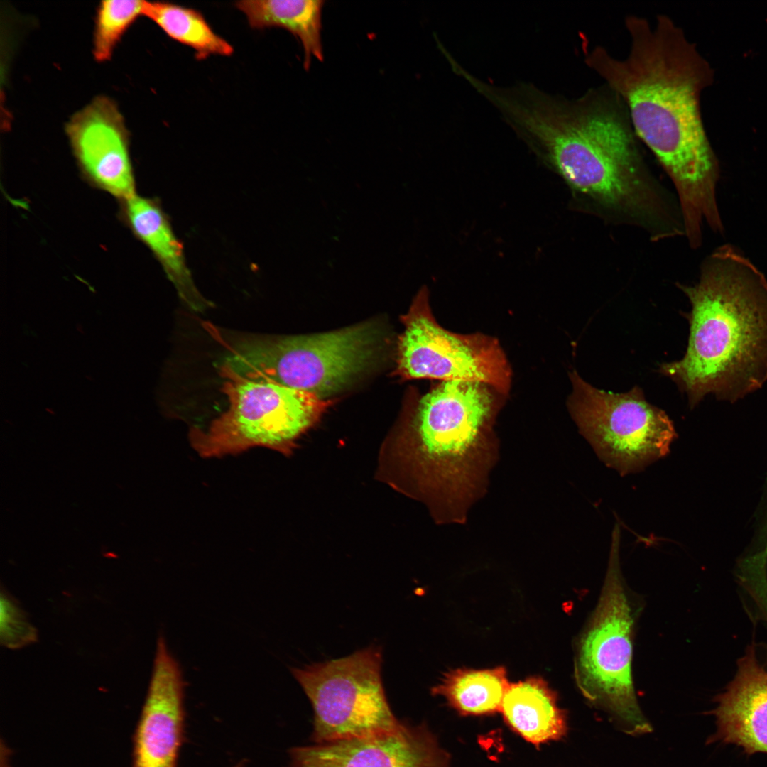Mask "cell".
I'll list each match as a JSON object with an SVG mask.
<instances>
[{
  "instance_id": "6da1fadb",
  "label": "cell",
  "mask_w": 767,
  "mask_h": 767,
  "mask_svg": "<svg viewBox=\"0 0 767 767\" xmlns=\"http://www.w3.org/2000/svg\"><path fill=\"white\" fill-rule=\"evenodd\" d=\"M491 104L561 177L576 210L651 241L685 236L675 194L650 168L624 102L607 85L567 99L520 82L497 88Z\"/></svg>"
},
{
  "instance_id": "7a4b0ae2",
  "label": "cell",
  "mask_w": 767,
  "mask_h": 767,
  "mask_svg": "<svg viewBox=\"0 0 767 767\" xmlns=\"http://www.w3.org/2000/svg\"><path fill=\"white\" fill-rule=\"evenodd\" d=\"M630 40L624 58L602 45L584 50L586 65L624 102L639 141L670 179L681 210L685 236L702 237L707 224L724 229L717 200V161L707 140L699 108L700 67L676 23L665 14L652 25L629 15Z\"/></svg>"
},
{
  "instance_id": "3957f363",
  "label": "cell",
  "mask_w": 767,
  "mask_h": 767,
  "mask_svg": "<svg viewBox=\"0 0 767 767\" xmlns=\"http://www.w3.org/2000/svg\"><path fill=\"white\" fill-rule=\"evenodd\" d=\"M691 304L684 357L659 371L694 408L707 396L735 403L767 381V279L736 246L707 256L693 285L678 283Z\"/></svg>"
},
{
  "instance_id": "277c9868",
  "label": "cell",
  "mask_w": 767,
  "mask_h": 767,
  "mask_svg": "<svg viewBox=\"0 0 767 767\" xmlns=\"http://www.w3.org/2000/svg\"><path fill=\"white\" fill-rule=\"evenodd\" d=\"M506 397L484 383L441 381L418 399L411 455L439 522L464 523L484 494L497 457L494 423Z\"/></svg>"
},
{
  "instance_id": "5b68a950",
  "label": "cell",
  "mask_w": 767,
  "mask_h": 767,
  "mask_svg": "<svg viewBox=\"0 0 767 767\" xmlns=\"http://www.w3.org/2000/svg\"><path fill=\"white\" fill-rule=\"evenodd\" d=\"M380 330L367 322L313 334H224L227 352L222 364L241 376L324 399L374 364L380 349Z\"/></svg>"
},
{
  "instance_id": "8992f818",
  "label": "cell",
  "mask_w": 767,
  "mask_h": 767,
  "mask_svg": "<svg viewBox=\"0 0 767 767\" xmlns=\"http://www.w3.org/2000/svg\"><path fill=\"white\" fill-rule=\"evenodd\" d=\"M620 527L615 524L602 592L580 639L575 677L582 695L606 710L625 733L652 731L643 714L631 675L632 609L624 590L619 566Z\"/></svg>"
},
{
  "instance_id": "52a82bcc",
  "label": "cell",
  "mask_w": 767,
  "mask_h": 767,
  "mask_svg": "<svg viewBox=\"0 0 767 767\" xmlns=\"http://www.w3.org/2000/svg\"><path fill=\"white\" fill-rule=\"evenodd\" d=\"M219 369L228 408L206 429L190 432L193 449L203 457L236 455L255 447L289 452L328 405L308 392L247 378L223 364Z\"/></svg>"
},
{
  "instance_id": "ba28073f",
  "label": "cell",
  "mask_w": 767,
  "mask_h": 767,
  "mask_svg": "<svg viewBox=\"0 0 767 767\" xmlns=\"http://www.w3.org/2000/svg\"><path fill=\"white\" fill-rule=\"evenodd\" d=\"M567 406L580 433L599 459L621 475L638 472L666 456L677 434L672 420L635 386L615 393L594 388L575 370Z\"/></svg>"
},
{
  "instance_id": "9c48e42d",
  "label": "cell",
  "mask_w": 767,
  "mask_h": 767,
  "mask_svg": "<svg viewBox=\"0 0 767 767\" xmlns=\"http://www.w3.org/2000/svg\"><path fill=\"white\" fill-rule=\"evenodd\" d=\"M381 663V648L369 646L291 669L313 707L314 742L369 736L400 724L386 697Z\"/></svg>"
},
{
  "instance_id": "30bf717a",
  "label": "cell",
  "mask_w": 767,
  "mask_h": 767,
  "mask_svg": "<svg viewBox=\"0 0 767 767\" xmlns=\"http://www.w3.org/2000/svg\"><path fill=\"white\" fill-rule=\"evenodd\" d=\"M403 324L398 369L404 378L478 381L508 394L512 371L498 339L442 327L431 311L427 289L417 295Z\"/></svg>"
},
{
  "instance_id": "8fae6325",
  "label": "cell",
  "mask_w": 767,
  "mask_h": 767,
  "mask_svg": "<svg viewBox=\"0 0 767 767\" xmlns=\"http://www.w3.org/2000/svg\"><path fill=\"white\" fill-rule=\"evenodd\" d=\"M290 767H451L450 756L425 723L290 751Z\"/></svg>"
},
{
  "instance_id": "7c38bea8",
  "label": "cell",
  "mask_w": 767,
  "mask_h": 767,
  "mask_svg": "<svg viewBox=\"0 0 767 767\" xmlns=\"http://www.w3.org/2000/svg\"><path fill=\"white\" fill-rule=\"evenodd\" d=\"M73 153L86 178L121 201L136 194L129 134L117 105L94 98L66 125Z\"/></svg>"
},
{
  "instance_id": "4fadbf2b",
  "label": "cell",
  "mask_w": 767,
  "mask_h": 767,
  "mask_svg": "<svg viewBox=\"0 0 767 767\" xmlns=\"http://www.w3.org/2000/svg\"><path fill=\"white\" fill-rule=\"evenodd\" d=\"M184 687L180 667L160 636L136 733L134 767H177L184 722Z\"/></svg>"
},
{
  "instance_id": "5bb4252c",
  "label": "cell",
  "mask_w": 767,
  "mask_h": 767,
  "mask_svg": "<svg viewBox=\"0 0 767 767\" xmlns=\"http://www.w3.org/2000/svg\"><path fill=\"white\" fill-rule=\"evenodd\" d=\"M736 672L716 696L717 731L709 741L741 746L748 754H767V667L750 645L737 661Z\"/></svg>"
},
{
  "instance_id": "9a60e30c",
  "label": "cell",
  "mask_w": 767,
  "mask_h": 767,
  "mask_svg": "<svg viewBox=\"0 0 767 767\" xmlns=\"http://www.w3.org/2000/svg\"><path fill=\"white\" fill-rule=\"evenodd\" d=\"M124 221L153 252L181 300L192 310L203 312L213 306L196 287L187 266L183 246L158 201L135 194L121 201Z\"/></svg>"
},
{
  "instance_id": "2e32d148",
  "label": "cell",
  "mask_w": 767,
  "mask_h": 767,
  "mask_svg": "<svg viewBox=\"0 0 767 767\" xmlns=\"http://www.w3.org/2000/svg\"><path fill=\"white\" fill-rule=\"evenodd\" d=\"M501 712L515 732L535 746L561 739L567 731V717L557 705L556 692L540 677L510 683Z\"/></svg>"
},
{
  "instance_id": "e0dca14e",
  "label": "cell",
  "mask_w": 767,
  "mask_h": 767,
  "mask_svg": "<svg viewBox=\"0 0 767 767\" xmlns=\"http://www.w3.org/2000/svg\"><path fill=\"white\" fill-rule=\"evenodd\" d=\"M323 0H244L234 6L246 16L253 28L279 27L288 30L301 43L303 66L308 70L312 57L323 61L322 13Z\"/></svg>"
},
{
  "instance_id": "ac0fdd59",
  "label": "cell",
  "mask_w": 767,
  "mask_h": 767,
  "mask_svg": "<svg viewBox=\"0 0 767 767\" xmlns=\"http://www.w3.org/2000/svg\"><path fill=\"white\" fill-rule=\"evenodd\" d=\"M510 683L505 668L474 670L459 668L447 673L432 688L462 716L493 714L501 712Z\"/></svg>"
},
{
  "instance_id": "d6986e66",
  "label": "cell",
  "mask_w": 767,
  "mask_h": 767,
  "mask_svg": "<svg viewBox=\"0 0 767 767\" xmlns=\"http://www.w3.org/2000/svg\"><path fill=\"white\" fill-rule=\"evenodd\" d=\"M143 16L168 36L196 52L198 59L210 55L229 56L234 48L216 33L197 11L178 4L144 1Z\"/></svg>"
},
{
  "instance_id": "ffe728a7",
  "label": "cell",
  "mask_w": 767,
  "mask_h": 767,
  "mask_svg": "<svg viewBox=\"0 0 767 767\" xmlns=\"http://www.w3.org/2000/svg\"><path fill=\"white\" fill-rule=\"evenodd\" d=\"M144 1L106 0L97 11L93 55L98 62L111 58L124 34L143 15Z\"/></svg>"
},
{
  "instance_id": "44dd1931",
  "label": "cell",
  "mask_w": 767,
  "mask_h": 767,
  "mask_svg": "<svg viewBox=\"0 0 767 767\" xmlns=\"http://www.w3.org/2000/svg\"><path fill=\"white\" fill-rule=\"evenodd\" d=\"M1 643L10 649H18L37 640V631L18 603L1 591L0 600Z\"/></svg>"
},
{
  "instance_id": "7402d4cb",
  "label": "cell",
  "mask_w": 767,
  "mask_h": 767,
  "mask_svg": "<svg viewBox=\"0 0 767 767\" xmlns=\"http://www.w3.org/2000/svg\"><path fill=\"white\" fill-rule=\"evenodd\" d=\"M235 767H241V766H240V765H238V766H235Z\"/></svg>"
}]
</instances>
